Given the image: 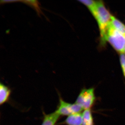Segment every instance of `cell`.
<instances>
[{
  "label": "cell",
  "instance_id": "cell-4",
  "mask_svg": "<svg viewBox=\"0 0 125 125\" xmlns=\"http://www.w3.org/2000/svg\"><path fill=\"white\" fill-rule=\"evenodd\" d=\"M83 110L81 106L77 104H71L66 102L61 98H60V104L56 112L60 116L68 115L80 113Z\"/></svg>",
  "mask_w": 125,
  "mask_h": 125
},
{
  "label": "cell",
  "instance_id": "cell-12",
  "mask_svg": "<svg viewBox=\"0 0 125 125\" xmlns=\"http://www.w3.org/2000/svg\"><path fill=\"white\" fill-rule=\"evenodd\" d=\"M23 2H25V3L28 4L30 5L31 6H32L34 7L38 11H40V9H39V3L37 0H26L23 1Z\"/></svg>",
  "mask_w": 125,
  "mask_h": 125
},
{
  "label": "cell",
  "instance_id": "cell-13",
  "mask_svg": "<svg viewBox=\"0 0 125 125\" xmlns=\"http://www.w3.org/2000/svg\"><path fill=\"white\" fill-rule=\"evenodd\" d=\"M124 53L125 54V50H124Z\"/></svg>",
  "mask_w": 125,
  "mask_h": 125
},
{
  "label": "cell",
  "instance_id": "cell-9",
  "mask_svg": "<svg viewBox=\"0 0 125 125\" xmlns=\"http://www.w3.org/2000/svg\"><path fill=\"white\" fill-rule=\"evenodd\" d=\"M93 117L91 109L84 110L83 113L82 125H94Z\"/></svg>",
  "mask_w": 125,
  "mask_h": 125
},
{
  "label": "cell",
  "instance_id": "cell-10",
  "mask_svg": "<svg viewBox=\"0 0 125 125\" xmlns=\"http://www.w3.org/2000/svg\"><path fill=\"white\" fill-rule=\"evenodd\" d=\"M79 1L84 5L87 7L94 17L96 13L97 0H79Z\"/></svg>",
  "mask_w": 125,
  "mask_h": 125
},
{
  "label": "cell",
  "instance_id": "cell-1",
  "mask_svg": "<svg viewBox=\"0 0 125 125\" xmlns=\"http://www.w3.org/2000/svg\"><path fill=\"white\" fill-rule=\"evenodd\" d=\"M112 15L102 0H97L96 13L94 18L97 21L100 31L101 42L103 46L106 42V34L107 27L111 20Z\"/></svg>",
  "mask_w": 125,
  "mask_h": 125
},
{
  "label": "cell",
  "instance_id": "cell-11",
  "mask_svg": "<svg viewBox=\"0 0 125 125\" xmlns=\"http://www.w3.org/2000/svg\"><path fill=\"white\" fill-rule=\"evenodd\" d=\"M119 58L121 67L125 79V54L124 53H120Z\"/></svg>",
  "mask_w": 125,
  "mask_h": 125
},
{
  "label": "cell",
  "instance_id": "cell-3",
  "mask_svg": "<svg viewBox=\"0 0 125 125\" xmlns=\"http://www.w3.org/2000/svg\"><path fill=\"white\" fill-rule=\"evenodd\" d=\"M96 100L94 89H83L79 94L75 103L80 105L83 110L90 109Z\"/></svg>",
  "mask_w": 125,
  "mask_h": 125
},
{
  "label": "cell",
  "instance_id": "cell-8",
  "mask_svg": "<svg viewBox=\"0 0 125 125\" xmlns=\"http://www.w3.org/2000/svg\"><path fill=\"white\" fill-rule=\"evenodd\" d=\"M110 23L114 29L125 35V24L112 15Z\"/></svg>",
  "mask_w": 125,
  "mask_h": 125
},
{
  "label": "cell",
  "instance_id": "cell-5",
  "mask_svg": "<svg viewBox=\"0 0 125 125\" xmlns=\"http://www.w3.org/2000/svg\"><path fill=\"white\" fill-rule=\"evenodd\" d=\"M65 123L67 125H82L83 113H78L70 115L66 119Z\"/></svg>",
  "mask_w": 125,
  "mask_h": 125
},
{
  "label": "cell",
  "instance_id": "cell-7",
  "mask_svg": "<svg viewBox=\"0 0 125 125\" xmlns=\"http://www.w3.org/2000/svg\"><path fill=\"white\" fill-rule=\"evenodd\" d=\"M10 90L2 83L0 84V104L2 105L7 102L10 94Z\"/></svg>",
  "mask_w": 125,
  "mask_h": 125
},
{
  "label": "cell",
  "instance_id": "cell-6",
  "mask_svg": "<svg viewBox=\"0 0 125 125\" xmlns=\"http://www.w3.org/2000/svg\"><path fill=\"white\" fill-rule=\"evenodd\" d=\"M60 115L56 112L45 115L42 125H55Z\"/></svg>",
  "mask_w": 125,
  "mask_h": 125
},
{
  "label": "cell",
  "instance_id": "cell-2",
  "mask_svg": "<svg viewBox=\"0 0 125 125\" xmlns=\"http://www.w3.org/2000/svg\"><path fill=\"white\" fill-rule=\"evenodd\" d=\"M106 40L118 53H124L125 35L114 29L110 23L107 29Z\"/></svg>",
  "mask_w": 125,
  "mask_h": 125
}]
</instances>
